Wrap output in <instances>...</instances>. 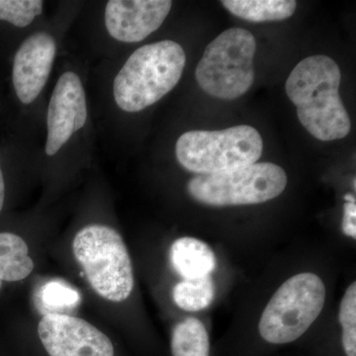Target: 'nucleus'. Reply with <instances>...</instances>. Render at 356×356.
<instances>
[{
	"instance_id": "1a4fd4ad",
	"label": "nucleus",
	"mask_w": 356,
	"mask_h": 356,
	"mask_svg": "<svg viewBox=\"0 0 356 356\" xmlns=\"http://www.w3.org/2000/svg\"><path fill=\"white\" fill-rule=\"evenodd\" d=\"M88 105L81 79L72 72L58 79L49 103L46 153L54 156L86 125Z\"/></svg>"
},
{
	"instance_id": "aec40b11",
	"label": "nucleus",
	"mask_w": 356,
	"mask_h": 356,
	"mask_svg": "<svg viewBox=\"0 0 356 356\" xmlns=\"http://www.w3.org/2000/svg\"><path fill=\"white\" fill-rule=\"evenodd\" d=\"M343 232L350 238H356V203L346 202L343 206Z\"/></svg>"
},
{
	"instance_id": "423d86ee",
	"label": "nucleus",
	"mask_w": 356,
	"mask_h": 356,
	"mask_svg": "<svg viewBox=\"0 0 356 356\" xmlns=\"http://www.w3.org/2000/svg\"><path fill=\"white\" fill-rule=\"evenodd\" d=\"M324 282L314 273H300L281 285L262 313L259 334L269 343L296 341L324 308Z\"/></svg>"
},
{
	"instance_id": "a211bd4d",
	"label": "nucleus",
	"mask_w": 356,
	"mask_h": 356,
	"mask_svg": "<svg viewBox=\"0 0 356 356\" xmlns=\"http://www.w3.org/2000/svg\"><path fill=\"white\" fill-rule=\"evenodd\" d=\"M339 323L343 327V346L346 356H356V283L346 290L341 308Z\"/></svg>"
},
{
	"instance_id": "0eeeda50",
	"label": "nucleus",
	"mask_w": 356,
	"mask_h": 356,
	"mask_svg": "<svg viewBox=\"0 0 356 356\" xmlns=\"http://www.w3.org/2000/svg\"><path fill=\"white\" fill-rule=\"evenodd\" d=\"M287 185L282 168L271 163H255L214 175H199L187 184L198 202L214 207L252 205L278 197Z\"/></svg>"
},
{
	"instance_id": "f3484780",
	"label": "nucleus",
	"mask_w": 356,
	"mask_h": 356,
	"mask_svg": "<svg viewBox=\"0 0 356 356\" xmlns=\"http://www.w3.org/2000/svg\"><path fill=\"white\" fill-rule=\"evenodd\" d=\"M43 4L41 0H0V20L26 27L41 15Z\"/></svg>"
},
{
	"instance_id": "9b49d317",
	"label": "nucleus",
	"mask_w": 356,
	"mask_h": 356,
	"mask_svg": "<svg viewBox=\"0 0 356 356\" xmlns=\"http://www.w3.org/2000/svg\"><path fill=\"white\" fill-rule=\"evenodd\" d=\"M55 40L47 33L26 39L14 58L13 84L18 99L30 104L38 97L50 76L55 60Z\"/></svg>"
},
{
	"instance_id": "9d476101",
	"label": "nucleus",
	"mask_w": 356,
	"mask_h": 356,
	"mask_svg": "<svg viewBox=\"0 0 356 356\" xmlns=\"http://www.w3.org/2000/svg\"><path fill=\"white\" fill-rule=\"evenodd\" d=\"M172 6L168 0H110L105 25L117 41L138 43L161 27Z\"/></svg>"
},
{
	"instance_id": "ddd939ff",
	"label": "nucleus",
	"mask_w": 356,
	"mask_h": 356,
	"mask_svg": "<svg viewBox=\"0 0 356 356\" xmlns=\"http://www.w3.org/2000/svg\"><path fill=\"white\" fill-rule=\"evenodd\" d=\"M34 268L27 243L13 233H0V288L2 282L25 280Z\"/></svg>"
},
{
	"instance_id": "f03ea898",
	"label": "nucleus",
	"mask_w": 356,
	"mask_h": 356,
	"mask_svg": "<svg viewBox=\"0 0 356 356\" xmlns=\"http://www.w3.org/2000/svg\"><path fill=\"white\" fill-rule=\"evenodd\" d=\"M184 48L161 41L134 51L114 79L115 102L123 111H142L177 86L184 72Z\"/></svg>"
},
{
	"instance_id": "412c9836",
	"label": "nucleus",
	"mask_w": 356,
	"mask_h": 356,
	"mask_svg": "<svg viewBox=\"0 0 356 356\" xmlns=\"http://www.w3.org/2000/svg\"><path fill=\"white\" fill-rule=\"evenodd\" d=\"M4 197H6V185H4L3 175L0 168V211L3 207Z\"/></svg>"
},
{
	"instance_id": "2eb2a0df",
	"label": "nucleus",
	"mask_w": 356,
	"mask_h": 356,
	"mask_svg": "<svg viewBox=\"0 0 356 356\" xmlns=\"http://www.w3.org/2000/svg\"><path fill=\"white\" fill-rule=\"evenodd\" d=\"M172 353V356H210L209 336L201 321L188 318L175 325Z\"/></svg>"
},
{
	"instance_id": "4468645a",
	"label": "nucleus",
	"mask_w": 356,
	"mask_h": 356,
	"mask_svg": "<svg viewBox=\"0 0 356 356\" xmlns=\"http://www.w3.org/2000/svg\"><path fill=\"white\" fill-rule=\"evenodd\" d=\"M222 4L233 15L250 22L285 20L297 7L294 0H224Z\"/></svg>"
},
{
	"instance_id": "f257e3e1",
	"label": "nucleus",
	"mask_w": 356,
	"mask_h": 356,
	"mask_svg": "<svg viewBox=\"0 0 356 356\" xmlns=\"http://www.w3.org/2000/svg\"><path fill=\"white\" fill-rule=\"evenodd\" d=\"M341 79L339 65L323 55L304 58L288 77V97L299 121L316 139L341 140L350 132V118L339 95Z\"/></svg>"
},
{
	"instance_id": "6e6552de",
	"label": "nucleus",
	"mask_w": 356,
	"mask_h": 356,
	"mask_svg": "<svg viewBox=\"0 0 356 356\" xmlns=\"http://www.w3.org/2000/svg\"><path fill=\"white\" fill-rule=\"evenodd\" d=\"M38 334L50 356H114L109 337L83 318L47 314L40 321Z\"/></svg>"
},
{
	"instance_id": "dca6fc26",
	"label": "nucleus",
	"mask_w": 356,
	"mask_h": 356,
	"mask_svg": "<svg viewBox=\"0 0 356 356\" xmlns=\"http://www.w3.org/2000/svg\"><path fill=\"white\" fill-rule=\"evenodd\" d=\"M215 284L211 276L184 280L173 288V301L180 309L197 312L207 308L215 298Z\"/></svg>"
},
{
	"instance_id": "f8f14e48",
	"label": "nucleus",
	"mask_w": 356,
	"mask_h": 356,
	"mask_svg": "<svg viewBox=\"0 0 356 356\" xmlns=\"http://www.w3.org/2000/svg\"><path fill=\"white\" fill-rule=\"evenodd\" d=\"M170 262L175 270L184 280L211 276L217 266V259L212 248L197 238H180L172 243Z\"/></svg>"
},
{
	"instance_id": "6ab92c4d",
	"label": "nucleus",
	"mask_w": 356,
	"mask_h": 356,
	"mask_svg": "<svg viewBox=\"0 0 356 356\" xmlns=\"http://www.w3.org/2000/svg\"><path fill=\"white\" fill-rule=\"evenodd\" d=\"M40 297L42 304L54 311L74 308L81 302V294L76 289L58 280L46 283L42 287Z\"/></svg>"
},
{
	"instance_id": "39448f33",
	"label": "nucleus",
	"mask_w": 356,
	"mask_h": 356,
	"mask_svg": "<svg viewBox=\"0 0 356 356\" xmlns=\"http://www.w3.org/2000/svg\"><path fill=\"white\" fill-rule=\"evenodd\" d=\"M257 42L242 28H231L213 40L196 67L199 86L220 99H236L254 81V58Z\"/></svg>"
},
{
	"instance_id": "7ed1b4c3",
	"label": "nucleus",
	"mask_w": 356,
	"mask_h": 356,
	"mask_svg": "<svg viewBox=\"0 0 356 356\" xmlns=\"http://www.w3.org/2000/svg\"><path fill=\"white\" fill-rule=\"evenodd\" d=\"M72 250L99 296L116 303L130 297L134 288L132 261L116 229L97 224L84 227L74 236Z\"/></svg>"
},
{
	"instance_id": "4be33fe9",
	"label": "nucleus",
	"mask_w": 356,
	"mask_h": 356,
	"mask_svg": "<svg viewBox=\"0 0 356 356\" xmlns=\"http://www.w3.org/2000/svg\"><path fill=\"white\" fill-rule=\"evenodd\" d=\"M344 199H346V202H350V201H355V196L351 195V194H348V195L344 196Z\"/></svg>"
},
{
	"instance_id": "20e7f679",
	"label": "nucleus",
	"mask_w": 356,
	"mask_h": 356,
	"mask_svg": "<svg viewBox=\"0 0 356 356\" xmlns=\"http://www.w3.org/2000/svg\"><path fill=\"white\" fill-rule=\"evenodd\" d=\"M264 140L252 126L221 131H189L177 140L175 153L185 170L214 175L254 165L261 159Z\"/></svg>"
}]
</instances>
